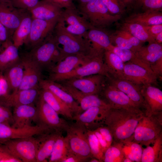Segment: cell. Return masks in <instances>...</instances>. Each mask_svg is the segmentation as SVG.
I'll return each mask as SVG.
<instances>
[{"mask_svg": "<svg viewBox=\"0 0 162 162\" xmlns=\"http://www.w3.org/2000/svg\"><path fill=\"white\" fill-rule=\"evenodd\" d=\"M144 114L123 109L110 108L105 118L104 125L111 131L113 142L128 146L133 140L135 129Z\"/></svg>", "mask_w": 162, "mask_h": 162, "instance_id": "1", "label": "cell"}, {"mask_svg": "<svg viewBox=\"0 0 162 162\" xmlns=\"http://www.w3.org/2000/svg\"><path fill=\"white\" fill-rule=\"evenodd\" d=\"M52 34L58 44L62 45L61 61L67 56L72 55L92 56L91 44L88 39L69 32L60 17L55 26Z\"/></svg>", "mask_w": 162, "mask_h": 162, "instance_id": "2", "label": "cell"}, {"mask_svg": "<svg viewBox=\"0 0 162 162\" xmlns=\"http://www.w3.org/2000/svg\"><path fill=\"white\" fill-rule=\"evenodd\" d=\"M77 9L92 27L98 28L105 29L122 17L111 14L102 0H91Z\"/></svg>", "mask_w": 162, "mask_h": 162, "instance_id": "3", "label": "cell"}, {"mask_svg": "<svg viewBox=\"0 0 162 162\" xmlns=\"http://www.w3.org/2000/svg\"><path fill=\"white\" fill-rule=\"evenodd\" d=\"M162 133V112L144 114L135 129L132 141L146 147L150 146Z\"/></svg>", "mask_w": 162, "mask_h": 162, "instance_id": "4", "label": "cell"}, {"mask_svg": "<svg viewBox=\"0 0 162 162\" xmlns=\"http://www.w3.org/2000/svg\"><path fill=\"white\" fill-rule=\"evenodd\" d=\"M59 45L52 33L41 44L26 53L42 70H49L61 60V47Z\"/></svg>", "mask_w": 162, "mask_h": 162, "instance_id": "5", "label": "cell"}, {"mask_svg": "<svg viewBox=\"0 0 162 162\" xmlns=\"http://www.w3.org/2000/svg\"><path fill=\"white\" fill-rule=\"evenodd\" d=\"M41 136L38 138L32 136L1 141L0 143L22 162H36V153Z\"/></svg>", "mask_w": 162, "mask_h": 162, "instance_id": "6", "label": "cell"}, {"mask_svg": "<svg viewBox=\"0 0 162 162\" xmlns=\"http://www.w3.org/2000/svg\"><path fill=\"white\" fill-rule=\"evenodd\" d=\"M66 131L70 149L73 153L88 161L93 158L89 144L87 129L84 126L75 122L69 124Z\"/></svg>", "mask_w": 162, "mask_h": 162, "instance_id": "7", "label": "cell"}, {"mask_svg": "<svg viewBox=\"0 0 162 162\" xmlns=\"http://www.w3.org/2000/svg\"><path fill=\"white\" fill-rule=\"evenodd\" d=\"M37 122L56 131H66L69 124L60 118L57 113L43 99L41 94L36 105Z\"/></svg>", "mask_w": 162, "mask_h": 162, "instance_id": "8", "label": "cell"}, {"mask_svg": "<svg viewBox=\"0 0 162 162\" xmlns=\"http://www.w3.org/2000/svg\"><path fill=\"white\" fill-rule=\"evenodd\" d=\"M96 74H101L106 76L108 75L104 64V56H94L89 62L78 67L69 73L50 80L58 83L71 78Z\"/></svg>", "mask_w": 162, "mask_h": 162, "instance_id": "9", "label": "cell"}, {"mask_svg": "<svg viewBox=\"0 0 162 162\" xmlns=\"http://www.w3.org/2000/svg\"><path fill=\"white\" fill-rule=\"evenodd\" d=\"M59 18L47 21L32 18L30 32L24 44L30 50L41 44L52 34Z\"/></svg>", "mask_w": 162, "mask_h": 162, "instance_id": "10", "label": "cell"}, {"mask_svg": "<svg viewBox=\"0 0 162 162\" xmlns=\"http://www.w3.org/2000/svg\"><path fill=\"white\" fill-rule=\"evenodd\" d=\"M54 130L44 125L38 124L21 128H15L0 123V142L7 140L39 136Z\"/></svg>", "mask_w": 162, "mask_h": 162, "instance_id": "11", "label": "cell"}, {"mask_svg": "<svg viewBox=\"0 0 162 162\" xmlns=\"http://www.w3.org/2000/svg\"><path fill=\"white\" fill-rule=\"evenodd\" d=\"M106 77L103 74H96L71 78L58 83L71 86L85 94L98 95L104 87Z\"/></svg>", "mask_w": 162, "mask_h": 162, "instance_id": "12", "label": "cell"}, {"mask_svg": "<svg viewBox=\"0 0 162 162\" xmlns=\"http://www.w3.org/2000/svg\"><path fill=\"white\" fill-rule=\"evenodd\" d=\"M60 17L67 25L66 28L69 32L87 38V32L92 27L76 8L63 10Z\"/></svg>", "mask_w": 162, "mask_h": 162, "instance_id": "13", "label": "cell"}, {"mask_svg": "<svg viewBox=\"0 0 162 162\" xmlns=\"http://www.w3.org/2000/svg\"><path fill=\"white\" fill-rule=\"evenodd\" d=\"M102 91L105 100L111 108L123 109L137 113H144L126 94L112 85L109 84L104 86Z\"/></svg>", "mask_w": 162, "mask_h": 162, "instance_id": "14", "label": "cell"}, {"mask_svg": "<svg viewBox=\"0 0 162 162\" xmlns=\"http://www.w3.org/2000/svg\"><path fill=\"white\" fill-rule=\"evenodd\" d=\"M28 11L14 7L11 2L0 1V21L7 29L11 39Z\"/></svg>", "mask_w": 162, "mask_h": 162, "instance_id": "15", "label": "cell"}, {"mask_svg": "<svg viewBox=\"0 0 162 162\" xmlns=\"http://www.w3.org/2000/svg\"><path fill=\"white\" fill-rule=\"evenodd\" d=\"M111 107L94 106L73 116V120L84 126L88 130H93L104 125L105 118Z\"/></svg>", "mask_w": 162, "mask_h": 162, "instance_id": "16", "label": "cell"}, {"mask_svg": "<svg viewBox=\"0 0 162 162\" xmlns=\"http://www.w3.org/2000/svg\"><path fill=\"white\" fill-rule=\"evenodd\" d=\"M24 68L23 76L19 90L27 89L39 87L42 79V69L26 53L20 56Z\"/></svg>", "mask_w": 162, "mask_h": 162, "instance_id": "17", "label": "cell"}, {"mask_svg": "<svg viewBox=\"0 0 162 162\" xmlns=\"http://www.w3.org/2000/svg\"><path fill=\"white\" fill-rule=\"evenodd\" d=\"M124 79L141 87L155 83L157 77L144 67L130 62L124 63Z\"/></svg>", "mask_w": 162, "mask_h": 162, "instance_id": "18", "label": "cell"}, {"mask_svg": "<svg viewBox=\"0 0 162 162\" xmlns=\"http://www.w3.org/2000/svg\"><path fill=\"white\" fill-rule=\"evenodd\" d=\"M39 87L27 89L17 90L0 98V103L8 107L34 104L40 95Z\"/></svg>", "mask_w": 162, "mask_h": 162, "instance_id": "19", "label": "cell"}, {"mask_svg": "<svg viewBox=\"0 0 162 162\" xmlns=\"http://www.w3.org/2000/svg\"><path fill=\"white\" fill-rule=\"evenodd\" d=\"M59 84L62 88L69 93L79 104V114L94 106L111 108L109 104L105 100L99 97L98 94H85L71 86L62 83Z\"/></svg>", "mask_w": 162, "mask_h": 162, "instance_id": "20", "label": "cell"}, {"mask_svg": "<svg viewBox=\"0 0 162 162\" xmlns=\"http://www.w3.org/2000/svg\"><path fill=\"white\" fill-rule=\"evenodd\" d=\"M93 56L80 55L67 56L48 70L50 74L48 79L51 80L69 73L78 67L89 62Z\"/></svg>", "mask_w": 162, "mask_h": 162, "instance_id": "21", "label": "cell"}, {"mask_svg": "<svg viewBox=\"0 0 162 162\" xmlns=\"http://www.w3.org/2000/svg\"><path fill=\"white\" fill-rule=\"evenodd\" d=\"M110 84L126 94L145 113L146 107L143 97L141 94L140 87L124 79L106 77Z\"/></svg>", "mask_w": 162, "mask_h": 162, "instance_id": "22", "label": "cell"}, {"mask_svg": "<svg viewBox=\"0 0 162 162\" xmlns=\"http://www.w3.org/2000/svg\"><path fill=\"white\" fill-rule=\"evenodd\" d=\"M146 107L145 114H156L162 112V91L158 88L148 84L140 87Z\"/></svg>", "mask_w": 162, "mask_h": 162, "instance_id": "23", "label": "cell"}, {"mask_svg": "<svg viewBox=\"0 0 162 162\" xmlns=\"http://www.w3.org/2000/svg\"><path fill=\"white\" fill-rule=\"evenodd\" d=\"M87 38L90 43L93 56H103L105 50L112 44L110 34L105 29L92 27L87 32Z\"/></svg>", "mask_w": 162, "mask_h": 162, "instance_id": "24", "label": "cell"}, {"mask_svg": "<svg viewBox=\"0 0 162 162\" xmlns=\"http://www.w3.org/2000/svg\"><path fill=\"white\" fill-rule=\"evenodd\" d=\"M40 88L47 89L60 98L69 107L73 116L79 114L80 107L72 97L61 87L59 83L49 79H42L39 82Z\"/></svg>", "mask_w": 162, "mask_h": 162, "instance_id": "25", "label": "cell"}, {"mask_svg": "<svg viewBox=\"0 0 162 162\" xmlns=\"http://www.w3.org/2000/svg\"><path fill=\"white\" fill-rule=\"evenodd\" d=\"M14 108L13 123L11 127L21 128L32 125V122H37V107L34 104L20 105Z\"/></svg>", "mask_w": 162, "mask_h": 162, "instance_id": "26", "label": "cell"}, {"mask_svg": "<svg viewBox=\"0 0 162 162\" xmlns=\"http://www.w3.org/2000/svg\"><path fill=\"white\" fill-rule=\"evenodd\" d=\"M63 10L50 2L41 0L28 11L32 18L49 21L58 19Z\"/></svg>", "mask_w": 162, "mask_h": 162, "instance_id": "27", "label": "cell"}, {"mask_svg": "<svg viewBox=\"0 0 162 162\" xmlns=\"http://www.w3.org/2000/svg\"><path fill=\"white\" fill-rule=\"evenodd\" d=\"M105 68L108 75L113 78L124 79V63L116 54L105 50L104 55Z\"/></svg>", "mask_w": 162, "mask_h": 162, "instance_id": "28", "label": "cell"}, {"mask_svg": "<svg viewBox=\"0 0 162 162\" xmlns=\"http://www.w3.org/2000/svg\"><path fill=\"white\" fill-rule=\"evenodd\" d=\"M62 132L54 131L40 136V141L37 150L36 162H47L52 152L55 142Z\"/></svg>", "mask_w": 162, "mask_h": 162, "instance_id": "29", "label": "cell"}, {"mask_svg": "<svg viewBox=\"0 0 162 162\" xmlns=\"http://www.w3.org/2000/svg\"><path fill=\"white\" fill-rule=\"evenodd\" d=\"M123 22L137 23L144 26L162 24V13L157 11L136 12L126 17Z\"/></svg>", "mask_w": 162, "mask_h": 162, "instance_id": "30", "label": "cell"}, {"mask_svg": "<svg viewBox=\"0 0 162 162\" xmlns=\"http://www.w3.org/2000/svg\"><path fill=\"white\" fill-rule=\"evenodd\" d=\"M3 43V49L0 51V72L2 73L20 60L18 49L11 40Z\"/></svg>", "mask_w": 162, "mask_h": 162, "instance_id": "31", "label": "cell"}, {"mask_svg": "<svg viewBox=\"0 0 162 162\" xmlns=\"http://www.w3.org/2000/svg\"><path fill=\"white\" fill-rule=\"evenodd\" d=\"M24 72L23 66L21 59L3 73V77L5 80L9 90L12 92L18 89L22 82Z\"/></svg>", "mask_w": 162, "mask_h": 162, "instance_id": "32", "label": "cell"}, {"mask_svg": "<svg viewBox=\"0 0 162 162\" xmlns=\"http://www.w3.org/2000/svg\"><path fill=\"white\" fill-rule=\"evenodd\" d=\"M40 94L43 99L59 115L73 120V115L68 106L60 98L50 91L40 88Z\"/></svg>", "mask_w": 162, "mask_h": 162, "instance_id": "33", "label": "cell"}, {"mask_svg": "<svg viewBox=\"0 0 162 162\" xmlns=\"http://www.w3.org/2000/svg\"><path fill=\"white\" fill-rule=\"evenodd\" d=\"M32 17L28 10L24 16L19 25L12 35L11 40L17 48L24 44L29 35L31 27Z\"/></svg>", "mask_w": 162, "mask_h": 162, "instance_id": "34", "label": "cell"}, {"mask_svg": "<svg viewBox=\"0 0 162 162\" xmlns=\"http://www.w3.org/2000/svg\"><path fill=\"white\" fill-rule=\"evenodd\" d=\"M71 152L68 139L61 134L54 144L49 162H62V160Z\"/></svg>", "mask_w": 162, "mask_h": 162, "instance_id": "35", "label": "cell"}, {"mask_svg": "<svg viewBox=\"0 0 162 162\" xmlns=\"http://www.w3.org/2000/svg\"><path fill=\"white\" fill-rule=\"evenodd\" d=\"M152 145L143 149L141 162H162V133Z\"/></svg>", "mask_w": 162, "mask_h": 162, "instance_id": "36", "label": "cell"}, {"mask_svg": "<svg viewBox=\"0 0 162 162\" xmlns=\"http://www.w3.org/2000/svg\"><path fill=\"white\" fill-rule=\"evenodd\" d=\"M119 25L120 29L128 32L143 43L148 42L151 44L155 42L154 38L149 34L144 26L123 22Z\"/></svg>", "mask_w": 162, "mask_h": 162, "instance_id": "37", "label": "cell"}, {"mask_svg": "<svg viewBox=\"0 0 162 162\" xmlns=\"http://www.w3.org/2000/svg\"><path fill=\"white\" fill-rule=\"evenodd\" d=\"M126 155V146L122 143L113 142L104 152L102 161L123 162Z\"/></svg>", "mask_w": 162, "mask_h": 162, "instance_id": "38", "label": "cell"}, {"mask_svg": "<svg viewBox=\"0 0 162 162\" xmlns=\"http://www.w3.org/2000/svg\"><path fill=\"white\" fill-rule=\"evenodd\" d=\"M88 141L92 155L101 162H103L104 153L100 142L93 130H87Z\"/></svg>", "mask_w": 162, "mask_h": 162, "instance_id": "39", "label": "cell"}, {"mask_svg": "<svg viewBox=\"0 0 162 162\" xmlns=\"http://www.w3.org/2000/svg\"><path fill=\"white\" fill-rule=\"evenodd\" d=\"M105 50L110 51L116 54L124 63L130 62L134 63L136 59V56L132 50L121 48L112 44Z\"/></svg>", "mask_w": 162, "mask_h": 162, "instance_id": "40", "label": "cell"}, {"mask_svg": "<svg viewBox=\"0 0 162 162\" xmlns=\"http://www.w3.org/2000/svg\"><path fill=\"white\" fill-rule=\"evenodd\" d=\"M143 149L140 144L132 142L126 146V156L133 162H141Z\"/></svg>", "mask_w": 162, "mask_h": 162, "instance_id": "41", "label": "cell"}, {"mask_svg": "<svg viewBox=\"0 0 162 162\" xmlns=\"http://www.w3.org/2000/svg\"><path fill=\"white\" fill-rule=\"evenodd\" d=\"M109 34L110 41L112 44L121 48L130 50L134 52L136 51V48L125 38L114 33Z\"/></svg>", "mask_w": 162, "mask_h": 162, "instance_id": "42", "label": "cell"}, {"mask_svg": "<svg viewBox=\"0 0 162 162\" xmlns=\"http://www.w3.org/2000/svg\"><path fill=\"white\" fill-rule=\"evenodd\" d=\"M146 11H161L162 0H140L138 9Z\"/></svg>", "mask_w": 162, "mask_h": 162, "instance_id": "43", "label": "cell"}, {"mask_svg": "<svg viewBox=\"0 0 162 162\" xmlns=\"http://www.w3.org/2000/svg\"><path fill=\"white\" fill-rule=\"evenodd\" d=\"M10 108L0 103V123L12 126L13 120Z\"/></svg>", "mask_w": 162, "mask_h": 162, "instance_id": "44", "label": "cell"}, {"mask_svg": "<svg viewBox=\"0 0 162 162\" xmlns=\"http://www.w3.org/2000/svg\"><path fill=\"white\" fill-rule=\"evenodd\" d=\"M110 12L113 14L122 15L125 10L118 0H102Z\"/></svg>", "mask_w": 162, "mask_h": 162, "instance_id": "45", "label": "cell"}, {"mask_svg": "<svg viewBox=\"0 0 162 162\" xmlns=\"http://www.w3.org/2000/svg\"><path fill=\"white\" fill-rule=\"evenodd\" d=\"M114 33L123 37L129 41L136 48V51L142 46L143 42L127 31L120 29L119 30L116 31Z\"/></svg>", "mask_w": 162, "mask_h": 162, "instance_id": "46", "label": "cell"}, {"mask_svg": "<svg viewBox=\"0 0 162 162\" xmlns=\"http://www.w3.org/2000/svg\"><path fill=\"white\" fill-rule=\"evenodd\" d=\"M135 54L150 67L151 64L162 57V50L153 52Z\"/></svg>", "mask_w": 162, "mask_h": 162, "instance_id": "47", "label": "cell"}, {"mask_svg": "<svg viewBox=\"0 0 162 162\" xmlns=\"http://www.w3.org/2000/svg\"><path fill=\"white\" fill-rule=\"evenodd\" d=\"M0 162H22L12 155L5 146L0 143Z\"/></svg>", "mask_w": 162, "mask_h": 162, "instance_id": "48", "label": "cell"}, {"mask_svg": "<svg viewBox=\"0 0 162 162\" xmlns=\"http://www.w3.org/2000/svg\"><path fill=\"white\" fill-rule=\"evenodd\" d=\"M39 0H14L11 3L15 7L29 10L34 7Z\"/></svg>", "mask_w": 162, "mask_h": 162, "instance_id": "49", "label": "cell"}, {"mask_svg": "<svg viewBox=\"0 0 162 162\" xmlns=\"http://www.w3.org/2000/svg\"><path fill=\"white\" fill-rule=\"evenodd\" d=\"M162 50V44L155 42L149 44L146 46H142L134 53L135 54H142L153 52Z\"/></svg>", "mask_w": 162, "mask_h": 162, "instance_id": "50", "label": "cell"}, {"mask_svg": "<svg viewBox=\"0 0 162 162\" xmlns=\"http://www.w3.org/2000/svg\"><path fill=\"white\" fill-rule=\"evenodd\" d=\"M125 11L138 9L140 0H118Z\"/></svg>", "mask_w": 162, "mask_h": 162, "instance_id": "51", "label": "cell"}, {"mask_svg": "<svg viewBox=\"0 0 162 162\" xmlns=\"http://www.w3.org/2000/svg\"><path fill=\"white\" fill-rule=\"evenodd\" d=\"M56 4L60 8L64 9L74 8L76 7L74 2V0H46Z\"/></svg>", "mask_w": 162, "mask_h": 162, "instance_id": "52", "label": "cell"}, {"mask_svg": "<svg viewBox=\"0 0 162 162\" xmlns=\"http://www.w3.org/2000/svg\"><path fill=\"white\" fill-rule=\"evenodd\" d=\"M97 129L105 138L109 147L113 141V136L111 131L105 125L101 126Z\"/></svg>", "mask_w": 162, "mask_h": 162, "instance_id": "53", "label": "cell"}, {"mask_svg": "<svg viewBox=\"0 0 162 162\" xmlns=\"http://www.w3.org/2000/svg\"><path fill=\"white\" fill-rule=\"evenodd\" d=\"M150 68L157 77L162 75V57L150 65Z\"/></svg>", "mask_w": 162, "mask_h": 162, "instance_id": "54", "label": "cell"}, {"mask_svg": "<svg viewBox=\"0 0 162 162\" xmlns=\"http://www.w3.org/2000/svg\"><path fill=\"white\" fill-rule=\"evenodd\" d=\"M145 26L148 32L154 39L156 35L162 32V24Z\"/></svg>", "mask_w": 162, "mask_h": 162, "instance_id": "55", "label": "cell"}, {"mask_svg": "<svg viewBox=\"0 0 162 162\" xmlns=\"http://www.w3.org/2000/svg\"><path fill=\"white\" fill-rule=\"evenodd\" d=\"M93 131L98 139L101 146L102 151L104 153L106 150L109 147L107 143L105 138L97 129Z\"/></svg>", "mask_w": 162, "mask_h": 162, "instance_id": "56", "label": "cell"}, {"mask_svg": "<svg viewBox=\"0 0 162 162\" xmlns=\"http://www.w3.org/2000/svg\"><path fill=\"white\" fill-rule=\"evenodd\" d=\"M87 160L80 158L71 152L62 161V162H83Z\"/></svg>", "mask_w": 162, "mask_h": 162, "instance_id": "57", "label": "cell"}, {"mask_svg": "<svg viewBox=\"0 0 162 162\" xmlns=\"http://www.w3.org/2000/svg\"><path fill=\"white\" fill-rule=\"evenodd\" d=\"M9 40H11V39L9 36L8 32L0 21V41L3 43Z\"/></svg>", "mask_w": 162, "mask_h": 162, "instance_id": "58", "label": "cell"}, {"mask_svg": "<svg viewBox=\"0 0 162 162\" xmlns=\"http://www.w3.org/2000/svg\"><path fill=\"white\" fill-rule=\"evenodd\" d=\"M155 42L162 44V32L156 35L154 37Z\"/></svg>", "mask_w": 162, "mask_h": 162, "instance_id": "59", "label": "cell"}, {"mask_svg": "<svg viewBox=\"0 0 162 162\" xmlns=\"http://www.w3.org/2000/svg\"><path fill=\"white\" fill-rule=\"evenodd\" d=\"M91 0H77L79 3V6H82L86 4Z\"/></svg>", "mask_w": 162, "mask_h": 162, "instance_id": "60", "label": "cell"}, {"mask_svg": "<svg viewBox=\"0 0 162 162\" xmlns=\"http://www.w3.org/2000/svg\"><path fill=\"white\" fill-rule=\"evenodd\" d=\"M89 162H101L98 159L94 158H91L88 161Z\"/></svg>", "mask_w": 162, "mask_h": 162, "instance_id": "61", "label": "cell"}, {"mask_svg": "<svg viewBox=\"0 0 162 162\" xmlns=\"http://www.w3.org/2000/svg\"><path fill=\"white\" fill-rule=\"evenodd\" d=\"M123 162H133V161L128 157L125 156Z\"/></svg>", "mask_w": 162, "mask_h": 162, "instance_id": "62", "label": "cell"}, {"mask_svg": "<svg viewBox=\"0 0 162 162\" xmlns=\"http://www.w3.org/2000/svg\"><path fill=\"white\" fill-rule=\"evenodd\" d=\"M14 0H0V1L2 2H12Z\"/></svg>", "mask_w": 162, "mask_h": 162, "instance_id": "63", "label": "cell"}, {"mask_svg": "<svg viewBox=\"0 0 162 162\" xmlns=\"http://www.w3.org/2000/svg\"><path fill=\"white\" fill-rule=\"evenodd\" d=\"M0 43H1V42L0 41V51H1V45H0Z\"/></svg>", "mask_w": 162, "mask_h": 162, "instance_id": "64", "label": "cell"}]
</instances>
